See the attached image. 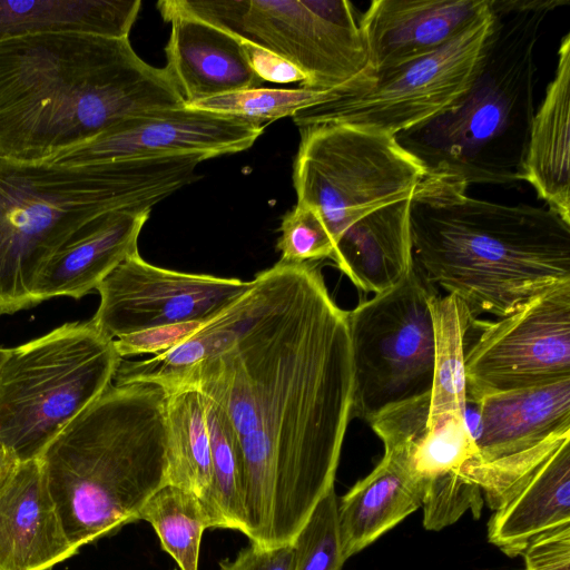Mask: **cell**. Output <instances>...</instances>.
<instances>
[{
  "mask_svg": "<svg viewBox=\"0 0 570 570\" xmlns=\"http://www.w3.org/2000/svg\"><path fill=\"white\" fill-rule=\"evenodd\" d=\"M185 106L129 38L58 32L0 42V155L53 160L135 115Z\"/></svg>",
  "mask_w": 570,
  "mask_h": 570,
  "instance_id": "obj_2",
  "label": "cell"
},
{
  "mask_svg": "<svg viewBox=\"0 0 570 570\" xmlns=\"http://www.w3.org/2000/svg\"><path fill=\"white\" fill-rule=\"evenodd\" d=\"M184 389L216 403L233 432L243 534L263 548L292 543L334 489L353 419L347 312L316 264L279 259L258 273L230 344L189 372Z\"/></svg>",
  "mask_w": 570,
  "mask_h": 570,
  "instance_id": "obj_1",
  "label": "cell"
},
{
  "mask_svg": "<svg viewBox=\"0 0 570 570\" xmlns=\"http://www.w3.org/2000/svg\"><path fill=\"white\" fill-rule=\"evenodd\" d=\"M20 463L14 452L0 440V492L12 479Z\"/></svg>",
  "mask_w": 570,
  "mask_h": 570,
  "instance_id": "obj_38",
  "label": "cell"
},
{
  "mask_svg": "<svg viewBox=\"0 0 570 570\" xmlns=\"http://www.w3.org/2000/svg\"><path fill=\"white\" fill-rule=\"evenodd\" d=\"M170 22L165 69L185 106L214 96L262 87L242 41L189 14L161 12Z\"/></svg>",
  "mask_w": 570,
  "mask_h": 570,
  "instance_id": "obj_17",
  "label": "cell"
},
{
  "mask_svg": "<svg viewBox=\"0 0 570 570\" xmlns=\"http://www.w3.org/2000/svg\"><path fill=\"white\" fill-rule=\"evenodd\" d=\"M249 285L250 281L158 267L137 253L98 285L100 303L90 321L111 340L150 327L206 321Z\"/></svg>",
  "mask_w": 570,
  "mask_h": 570,
  "instance_id": "obj_13",
  "label": "cell"
},
{
  "mask_svg": "<svg viewBox=\"0 0 570 570\" xmlns=\"http://www.w3.org/2000/svg\"><path fill=\"white\" fill-rule=\"evenodd\" d=\"M327 91L305 88H249L206 98L186 107L248 120L265 127L326 99Z\"/></svg>",
  "mask_w": 570,
  "mask_h": 570,
  "instance_id": "obj_30",
  "label": "cell"
},
{
  "mask_svg": "<svg viewBox=\"0 0 570 570\" xmlns=\"http://www.w3.org/2000/svg\"><path fill=\"white\" fill-rule=\"evenodd\" d=\"M140 0H0V42L41 33L129 38Z\"/></svg>",
  "mask_w": 570,
  "mask_h": 570,
  "instance_id": "obj_24",
  "label": "cell"
},
{
  "mask_svg": "<svg viewBox=\"0 0 570 570\" xmlns=\"http://www.w3.org/2000/svg\"><path fill=\"white\" fill-rule=\"evenodd\" d=\"M166 484L205 502L213 481V463L204 397L194 389L167 393Z\"/></svg>",
  "mask_w": 570,
  "mask_h": 570,
  "instance_id": "obj_26",
  "label": "cell"
},
{
  "mask_svg": "<svg viewBox=\"0 0 570 570\" xmlns=\"http://www.w3.org/2000/svg\"><path fill=\"white\" fill-rule=\"evenodd\" d=\"M569 0H491L498 23L468 91L445 111L396 135L426 175L471 184L522 180L534 115L535 48L550 12Z\"/></svg>",
  "mask_w": 570,
  "mask_h": 570,
  "instance_id": "obj_6",
  "label": "cell"
},
{
  "mask_svg": "<svg viewBox=\"0 0 570 570\" xmlns=\"http://www.w3.org/2000/svg\"><path fill=\"white\" fill-rule=\"evenodd\" d=\"M491 0H373L361 14L366 76L425 57L469 28Z\"/></svg>",
  "mask_w": 570,
  "mask_h": 570,
  "instance_id": "obj_15",
  "label": "cell"
},
{
  "mask_svg": "<svg viewBox=\"0 0 570 570\" xmlns=\"http://www.w3.org/2000/svg\"><path fill=\"white\" fill-rule=\"evenodd\" d=\"M410 220L415 268L474 318L507 316L570 283V224L548 206L478 199L459 180L426 175Z\"/></svg>",
  "mask_w": 570,
  "mask_h": 570,
  "instance_id": "obj_3",
  "label": "cell"
},
{
  "mask_svg": "<svg viewBox=\"0 0 570 570\" xmlns=\"http://www.w3.org/2000/svg\"><path fill=\"white\" fill-rule=\"evenodd\" d=\"M166 399L156 384L112 383L39 458L76 548L137 521L166 484Z\"/></svg>",
  "mask_w": 570,
  "mask_h": 570,
  "instance_id": "obj_5",
  "label": "cell"
},
{
  "mask_svg": "<svg viewBox=\"0 0 570 570\" xmlns=\"http://www.w3.org/2000/svg\"><path fill=\"white\" fill-rule=\"evenodd\" d=\"M122 358L91 323H65L10 348L0 368V440L20 462L56 436L112 384Z\"/></svg>",
  "mask_w": 570,
  "mask_h": 570,
  "instance_id": "obj_7",
  "label": "cell"
},
{
  "mask_svg": "<svg viewBox=\"0 0 570 570\" xmlns=\"http://www.w3.org/2000/svg\"><path fill=\"white\" fill-rule=\"evenodd\" d=\"M411 196L364 216L336 242L331 259L360 291L384 292L412 269Z\"/></svg>",
  "mask_w": 570,
  "mask_h": 570,
  "instance_id": "obj_22",
  "label": "cell"
},
{
  "mask_svg": "<svg viewBox=\"0 0 570 570\" xmlns=\"http://www.w3.org/2000/svg\"><path fill=\"white\" fill-rule=\"evenodd\" d=\"M157 8L193 16L282 57L305 75V89L330 91L367 71L361 13L347 0H163Z\"/></svg>",
  "mask_w": 570,
  "mask_h": 570,
  "instance_id": "obj_8",
  "label": "cell"
},
{
  "mask_svg": "<svg viewBox=\"0 0 570 570\" xmlns=\"http://www.w3.org/2000/svg\"><path fill=\"white\" fill-rule=\"evenodd\" d=\"M203 397L213 463L212 487L204 504L210 517L212 528L243 533L245 507L240 453L222 410L208 397Z\"/></svg>",
  "mask_w": 570,
  "mask_h": 570,
  "instance_id": "obj_29",
  "label": "cell"
},
{
  "mask_svg": "<svg viewBox=\"0 0 570 570\" xmlns=\"http://www.w3.org/2000/svg\"><path fill=\"white\" fill-rule=\"evenodd\" d=\"M434 328V366L426 428L466 420L465 336L474 318L455 296L440 292L430 298Z\"/></svg>",
  "mask_w": 570,
  "mask_h": 570,
  "instance_id": "obj_25",
  "label": "cell"
},
{
  "mask_svg": "<svg viewBox=\"0 0 570 570\" xmlns=\"http://www.w3.org/2000/svg\"><path fill=\"white\" fill-rule=\"evenodd\" d=\"M293 164L297 203L321 215L334 247L355 222L412 195L422 163L387 132L342 124L299 128Z\"/></svg>",
  "mask_w": 570,
  "mask_h": 570,
  "instance_id": "obj_10",
  "label": "cell"
},
{
  "mask_svg": "<svg viewBox=\"0 0 570 570\" xmlns=\"http://www.w3.org/2000/svg\"><path fill=\"white\" fill-rule=\"evenodd\" d=\"M425 481L407 450L384 445L376 466L337 501L342 554L347 561L422 507Z\"/></svg>",
  "mask_w": 570,
  "mask_h": 570,
  "instance_id": "obj_19",
  "label": "cell"
},
{
  "mask_svg": "<svg viewBox=\"0 0 570 570\" xmlns=\"http://www.w3.org/2000/svg\"><path fill=\"white\" fill-rule=\"evenodd\" d=\"M335 489L316 504L294 541L293 570H343Z\"/></svg>",
  "mask_w": 570,
  "mask_h": 570,
  "instance_id": "obj_31",
  "label": "cell"
},
{
  "mask_svg": "<svg viewBox=\"0 0 570 570\" xmlns=\"http://www.w3.org/2000/svg\"><path fill=\"white\" fill-rule=\"evenodd\" d=\"M242 43L250 69L262 82H299L301 87L306 82L305 75L289 61L249 42Z\"/></svg>",
  "mask_w": 570,
  "mask_h": 570,
  "instance_id": "obj_37",
  "label": "cell"
},
{
  "mask_svg": "<svg viewBox=\"0 0 570 570\" xmlns=\"http://www.w3.org/2000/svg\"><path fill=\"white\" fill-rule=\"evenodd\" d=\"M293 564L294 547L292 543L263 548L249 542L234 558L218 561L220 570H293Z\"/></svg>",
  "mask_w": 570,
  "mask_h": 570,
  "instance_id": "obj_36",
  "label": "cell"
},
{
  "mask_svg": "<svg viewBox=\"0 0 570 570\" xmlns=\"http://www.w3.org/2000/svg\"><path fill=\"white\" fill-rule=\"evenodd\" d=\"M439 292L413 265L389 289L347 312L354 370L353 419L431 390L434 328L430 298Z\"/></svg>",
  "mask_w": 570,
  "mask_h": 570,
  "instance_id": "obj_11",
  "label": "cell"
},
{
  "mask_svg": "<svg viewBox=\"0 0 570 570\" xmlns=\"http://www.w3.org/2000/svg\"><path fill=\"white\" fill-rule=\"evenodd\" d=\"M137 520L153 527L161 549L179 570L199 569L202 539L205 530L212 528V520L197 495L165 484L142 504Z\"/></svg>",
  "mask_w": 570,
  "mask_h": 570,
  "instance_id": "obj_28",
  "label": "cell"
},
{
  "mask_svg": "<svg viewBox=\"0 0 570 570\" xmlns=\"http://www.w3.org/2000/svg\"><path fill=\"white\" fill-rule=\"evenodd\" d=\"M207 321H188L146 328L114 340V345L122 360L142 354L157 355L187 340Z\"/></svg>",
  "mask_w": 570,
  "mask_h": 570,
  "instance_id": "obj_34",
  "label": "cell"
},
{
  "mask_svg": "<svg viewBox=\"0 0 570 570\" xmlns=\"http://www.w3.org/2000/svg\"><path fill=\"white\" fill-rule=\"evenodd\" d=\"M78 551L65 531L40 459L21 462L0 492V570H49Z\"/></svg>",
  "mask_w": 570,
  "mask_h": 570,
  "instance_id": "obj_16",
  "label": "cell"
},
{
  "mask_svg": "<svg viewBox=\"0 0 570 570\" xmlns=\"http://www.w3.org/2000/svg\"><path fill=\"white\" fill-rule=\"evenodd\" d=\"M570 523V430L560 433L507 503L488 522V539L504 554H522L529 542Z\"/></svg>",
  "mask_w": 570,
  "mask_h": 570,
  "instance_id": "obj_21",
  "label": "cell"
},
{
  "mask_svg": "<svg viewBox=\"0 0 570 570\" xmlns=\"http://www.w3.org/2000/svg\"><path fill=\"white\" fill-rule=\"evenodd\" d=\"M10 348L0 346V368L3 365L7 356L9 355Z\"/></svg>",
  "mask_w": 570,
  "mask_h": 570,
  "instance_id": "obj_39",
  "label": "cell"
},
{
  "mask_svg": "<svg viewBox=\"0 0 570 570\" xmlns=\"http://www.w3.org/2000/svg\"><path fill=\"white\" fill-rule=\"evenodd\" d=\"M200 155L85 165L0 155V316L36 306V281L75 235L117 212L153 207L198 178Z\"/></svg>",
  "mask_w": 570,
  "mask_h": 570,
  "instance_id": "obj_4",
  "label": "cell"
},
{
  "mask_svg": "<svg viewBox=\"0 0 570 570\" xmlns=\"http://www.w3.org/2000/svg\"><path fill=\"white\" fill-rule=\"evenodd\" d=\"M264 126L186 106L126 118L52 161L85 165L136 158L200 155L206 159L249 149Z\"/></svg>",
  "mask_w": 570,
  "mask_h": 570,
  "instance_id": "obj_14",
  "label": "cell"
},
{
  "mask_svg": "<svg viewBox=\"0 0 570 570\" xmlns=\"http://www.w3.org/2000/svg\"><path fill=\"white\" fill-rule=\"evenodd\" d=\"M245 292L175 347L141 361L122 360L114 384L151 383L166 393L176 391L199 363L230 344L244 314Z\"/></svg>",
  "mask_w": 570,
  "mask_h": 570,
  "instance_id": "obj_27",
  "label": "cell"
},
{
  "mask_svg": "<svg viewBox=\"0 0 570 570\" xmlns=\"http://www.w3.org/2000/svg\"><path fill=\"white\" fill-rule=\"evenodd\" d=\"M277 249L283 262L316 263L331 259L334 243L318 212L296 203L282 218Z\"/></svg>",
  "mask_w": 570,
  "mask_h": 570,
  "instance_id": "obj_33",
  "label": "cell"
},
{
  "mask_svg": "<svg viewBox=\"0 0 570 570\" xmlns=\"http://www.w3.org/2000/svg\"><path fill=\"white\" fill-rule=\"evenodd\" d=\"M498 14L490 10L436 51L327 91L320 104L297 111L298 128L342 124L396 136L433 119L474 81Z\"/></svg>",
  "mask_w": 570,
  "mask_h": 570,
  "instance_id": "obj_9",
  "label": "cell"
},
{
  "mask_svg": "<svg viewBox=\"0 0 570 570\" xmlns=\"http://www.w3.org/2000/svg\"><path fill=\"white\" fill-rule=\"evenodd\" d=\"M522 556L524 570H570V523L532 539Z\"/></svg>",
  "mask_w": 570,
  "mask_h": 570,
  "instance_id": "obj_35",
  "label": "cell"
},
{
  "mask_svg": "<svg viewBox=\"0 0 570 570\" xmlns=\"http://www.w3.org/2000/svg\"><path fill=\"white\" fill-rule=\"evenodd\" d=\"M522 180L570 224V33L561 40L553 79L534 111Z\"/></svg>",
  "mask_w": 570,
  "mask_h": 570,
  "instance_id": "obj_23",
  "label": "cell"
},
{
  "mask_svg": "<svg viewBox=\"0 0 570 570\" xmlns=\"http://www.w3.org/2000/svg\"><path fill=\"white\" fill-rule=\"evenodd\" d=\"M482 505V491L460 472L436 476L425 481L421 507L423 525L426 530L440 531L456 522L469 510L478 518Z\"/></svg>",
  "mask_w": 570,
  "mask_h": 570,
  "instance_id": "obj_32",
  "label": "cell"
},
{
  "mask_svg": "<svg viewBox=\"0 0 570 570\" xmlns=\"http://www.w3.org/2000/svg\"><path fill=\"white\" fill-rule=\"evenodd\" d=\"M465 350L468 404L483 395L570 377V283L494 322Z\"/></svg>",
  "mask_w": 570,
  "mask_h": 570,
  "instance_id": "obj_12",
  "label": "cell"
},
{
  "mask_svg": "<svg viewBox=\"0 0 570 570\" xmlns=\"http://www.w3.org/2000/svg\"><path fill=\"white\" fill-rule=\"evenodd\" d=\"M150 212H117L82 228L40 272L33 288L36 306L68 296L79 299L124 261L139 253L138 238Z\"/></svg>",
  "mask_w": 570,
  "mask_h": 570,
  "instance_id": "obj_20",
  "label": "cell"
},
{
  "mask_svg": "<svg viewBox=\"0 0 570 570\" xmlns=\"http://www.w3.org/2000/svg\"><path fill=\"white\" fill-rule=\"evenodd\" d=\"M473 404L470 429L482 461L520 453L570 429V377L552 383L487 394Z\"/></svg>",
  "mask_w": 570,
  "mask_h": 570,
  "instance_id": "obj_18",
  "label": "cell"
}]
</instances>
